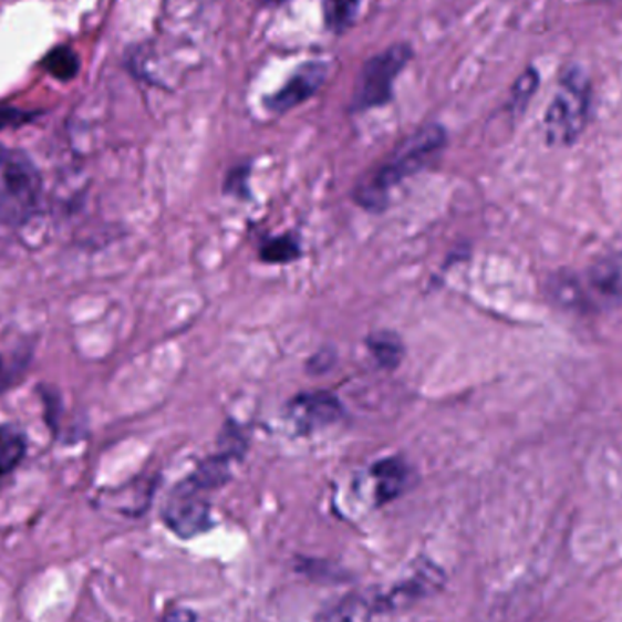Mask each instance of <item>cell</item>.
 Returning a JSON list of instances; mask_svg holds the SVG:
<instances>
[{"mask_svg": "<svg viewBox=\"0 0 622 622\" xmlns=\"http://www.w3.org/2000/svg\"><path fill=\"white\" fill-rule=\"evenodd\" d=\"M342 404L333 393L308 392L297 395L288 406V418L299 434L326 428L342 417Z\"/></svg>", "mask_w": 622, "mask_h": 622, "instance_id": "cell-7", "label": "cell"}, {"mask_svg": "<svg viewBox=\"0 0 622 622\" xmlns=\"http://www.w3.org/2000/svg\"><path fill=\"white\" fill-rule=\"evenodd\" d=\"M265 2H268V4H281L284 0H265Z\"/></svg>", "mask_w": 622, "mask_h": 622, "instance_id": "cell-23", "label": "cell"}, {"mask_svg": "<svg viewBox=\"0 0 622 622\" xmlns=\"http://www.w3.org/2000/svg\"><path fill=\"white\" fill-rule=\"evenodd\" d=\"M200 491L191 490L180 483L164 506V525L180 539H191L209 530L211 511L205 499H200Z\"/></svg>", "mask_w": 622, "mask_h": 622, "instance_id": "cell-5", "label": "cell"}, {"mask_svg": "<svg viewBox=\"0 0 622 622\" xmlns=\"http://www.w3.org/2000/svg\"><path fill=\"white\" fill-rule=\"evenodd\" d=\"M27 454V437L15 426H0V474H10Z\"/></svg>", "mask_w": 622, "mask_h": 622, "instance_id": "cell-13", "label": "cell"}, {"mask_svg": "<svg viewBox=\"0 0 622 622\" xmlns=\"http://www.w3.org/2000/svg\"><path fill=\"white\" fill-rule=\"evenodd\" d=\"M539 82H541V75H539V70H537V68H526L525 72L520 73L517 81L514 82V86H511V112H525L526 106L530 104L531 99H533L537 90H539Z\"/></svg>", "mask_w": 622, "mask_h": 622, "instance_id": "cell-18", "label": "cell"}, {"mask_svg": "<svg viewBox=\"0 0 622 622\" xmlns=\"http://www.w3.org/2000/svg\"><path fill=\"white\" fill-rule=\"evenodd\" d=\"M328 77V64L322 61H308L297 68L293 75L286 81L279 92L266 99V110L271 113H286L307 103L311 95L319 92Z\"/></svg>", "mask_w": 622, "mask_h": 622, "instance_id": "cell-6", "label": "cell"}, {"mask_svg": "<svg viewBox=\"0 0 622 622\" xmlns=\"http://www.w3.org/2000/svg\"><path fill=\"white\" fill-rule=\"evenodd\" d=\"M370 601L364 597L350 595L342 601L335 602L333 607L322 610L315 618V622H364L370 615Z\"/></svg>", "mask_w": 622, "mask_h": 622, "instance_id": "cell-14", "label": "cell"}, {"mask_svg": "<svg viewBox=\"0 0 622 622\" xmlns=\"http://www.w3.org/2000/svg\"><path fill=\"white\" fill-rule=\"evenodd\" d=\"M194 613L186 610V608H174V610H168L166 615H164L163 622H195Z\"/></svg>", "mask_w": 622, "mask_h": 622, "instance_id": "cell-21", "label": "cell"}, {"mask_svg": "<svg viewBox=\"0 0 622 622\" xmlns=\"http://www.w3.org/2000/svg\"><path fill=\"white\" fill-rule=\"evenodd\" d=\"M42 68L56 81L70 82L79 75L81 59L72 46L62 44L46 53L42 59Z\"/></svg>", "mask_w": 622, "mask_h": 622, "instance_id": "cell-11", "label": "cell"}, {"mask_svg": "<svg viewBox=\"0 0 622 622\" xmlns=\"http://www.w3.org/2000/svg\"><path fill=\"white\" fill-rule=\"evenodd\" d=\"M10 383V367L4 363V359L0 357V392Z\"/></svg>", "mask_w": 622, "mask_h": 622, "instance_id": "cell-22", "label": "cell"}, {"mask_svg": "<svg viewBox=\"0 0 622 622\" xmlns=\"http://www.w3.org/2000/svg\"><path fill=\"white\" fill-rule=\"evenodd\" d=\"M414 56L410 44L398 42L366 61L353 90L352 110L366 112L388 104L393 97V82Z\"/></svg>", "mask_w": 622, "mask_h": 622, "instance_id": "cell-4", "label": "cell"}, {"mask_svg": "<svg viewBox=\"0 0 622 622\" xmlns=\"http://www.w3.org/2000/svg\"><path fill=\"white\" fill-rule=\"evenodd\" d=\"M260 259L270 265H286L301 256V245L293 235H279L266 239L259 248Z\"/></svg>", "mask_w": 622, "mask_h": 622, "instance_id": "cell-17", "label": "cell"}, {"mask_svg": "<svg viewBox=\"0 0 622 622\" xmlns=\"http://www.w3.org/2000/svg\"><path fill=\"white\" fill-rule=\"evenodd\" d=\"M592 284L599 293L607 297H622V253L608 257L593 266Z\"/></svg>", "mask_w": 622, "mask_h": 622, "instance_id": "cell-12", "label": "cell"}, {"mask_svg": "<svg viewBox=\"0 0 622 622\" xmlns=\"http://www.w3.org/2000/svg\"><path fill=\"white\" fill-rule=\"evenodd\" d=\"M592 93V81L581 64L562 68L542 118L546 143L562 148L579 141L590 118Z\"/></svg>", "mask_w": 622, "mask_h": 622, "instance_id": "cell-2", "label": "cell"}, {"mask_svg": "<svg viewBox=\"0 0 622 622\" xmlns=\"http://www.w3.org/2000/svg\"><path fill=\"white\" fill-rule=\"evenodd\" d=\"M363 0H322L324 24L333 33H344L352 27Z\"/></svg>", "mask_w": 622, "mask_h": 622, "instance_id": "cell-15", "label": "cell"}, {"mask_svg": "<svg viewBox=\"0 0 622 622\" xmlns=\"http://www.w3.org/2000/svg\"><path fill=\"white\" fill-rule=\"evenodd\" d=\"M0 149H2V146H0Z\"/></svg>", "mask_w": 622, "mask_h": 622, "instance_id": "cell-24", "label": "cell"}, {"mask_svg": "<svg viewBox=\"0 0 622 622\" xmlns=\"http://www.w3.org/2000/svg\"><path fill=\"white\" fill-rule=\"evenodd\" d=\"M230 479V454L217 455L206 460L184 485L195 491L214 490Z\"/></svg>", "mask_w": 622, "mask_h": 622, "instance_id": "cell-10", "label": "cell"}, {"mask_svg": "<svg viewBox=\"0 0 622 622\" xmlns=\"http://www.w3.org/2000/svg\"><path fill=\"white\" fill-rule=\"evenodd\" d=\"M375 480V499L377 505H386L390 500L397 499L408 488L412 479V469L401 457L379 460L372 468Z\"/></svg>", "mask_w": 622, "mask_h": 622, "instance_id": "cell-9", "label": "cell"}, {"mask_svg": "<svg viewBox=\"0 0 622 622\" xmlns=\"http://www.w3.org/2000/svg\"><path fill=\"white\" fill-rule=\"evenodd\" d=\"M446 146V132L439 124H426L398 143L377 168L361 179L355 200L370 211H383L388 206L390 189L423 172Z\"/></svg>", "mask_w": 622, "mask_h": 622, "instance_id": "cell-1", "label": "cell"}, {"mask_svg": "<svg viewBox=\"0 0 622 622\" xmlns=\"http://www.w3.org/2000/svg\"><path fill=\"white\" fill-rule=\"evenodd\" d=\"M33 117H35V113L24 112V110H19V107L0 104V128H6V126H19V124L28 123V121H31Z\"/></svg>", "mask_w": 622, "mask_h": 622, "instance_id": "cell-20", "label": "cell"}, {"mask_svg": "<svg viewBox=\"0 0 622 622\" xmlns=\"http://www.w3.org/2000/svg\"><path fill=\"white\" fill-rule=\"evenodd\" d=\"M367 348L381 366L397 367L404 357L403 341L392 332H377L367 338Z\"/></svg>", "mask_w": 622, "mask_h": 622, "instance_id": "cell-16", "label": "cell"}, {"mask_svg": "<svg viewBox=\"0 0 622 622\" xmlns=\"http://www.w3.org/2000/svg\"><path fill=\"white\" fill-rule=\"evenodd\" d=\"M41 175L31 158L17 149H0V220L21 222L35 208Z\"/></svg>", "mask_w": 622, "mask_h": 622, "instance_id": "cell-3", "label": "cell"}, {"mask_svg": "<svg viewBox=\"0 0 622 622\" xmlns=\"http://www.w3.org/2000/svg\"><path fill=\"white\" fill-rule=\"evenodd\" d=\"M248 179H250V166L240 164L237 168L231 169L226 177L225 189L228 194H235L237 197L248 194Z\"/></svg>", "mask_w": 622, "mask_h": 622, "instance_id": "cell-19", "label": "cell"}, {"mask_svg": "<svg viewBox=\"0 0 622 622\" xmlns=\"http://www.w3.org/2000/svg\"><path fill=\"white\" fill-rule=\"evenodd\" d=\"M444 573L439 568L426 562L423 567H417L414 573L404 579L401 584L390 590L386 595L381 597L377 601L375 610L384 612V610H397V608L410 607L415 604L418 599L432 595L443 587Z\"/></svg>", "mask_w": 622, "mask_h": 622, "instance_id": "cell-8", "label": "cell"}]
</instances>
